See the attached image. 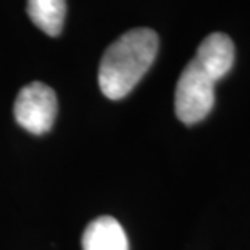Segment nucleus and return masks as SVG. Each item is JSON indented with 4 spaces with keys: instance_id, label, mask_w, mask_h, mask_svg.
Returning <instances> with one entry per match:
<instances>
[{
    "instance_id": "1",
    "label": "nucleus",
    "mask_w": 250,
    "mask_h": 250,
    "mask_svg": "<svg viewBox=\"0 0 250 250\" xmlns=\"http://www.w3.org/2000/svg\"><path fill=\"white\" fill-rule=\"evenodd\" d=\"M236 49L223 33L207 36L178 79L174 110L179 121L192 126L205 120L215 105V84L231 71Z\"/></svg>"
},
{
    "instance_id": "2",
    "label": "nucleus",
    "mask_w": 250,
    "mask_h": 250,
    "mask_svg": "<svg viewBox=\"0 0 250 250\" xmlns=\"http://www.w3.org/2000/svg\"><path fill=\"white\" fill-rule=\"evenodd\" d=\"M158 36L153 29L136 28L111 44L100 60L99 87L110 100L126 97L155 62Z\"/></svg>"
},
{
    "instance_id": "3",
    "label": "nucleus",
    "mask_w": 250,
    "mask_h": 250,
    "mask_svg": "<svg viewBox=\"0 0 250 250\" xmlns=\"http://www.w3.org/2000/svg\"><path fill=\"white\" fill-rule=\"evenodd\" d=\"M57 107L55 90L44 83L34 81L20 90L13 111L21 127L31 134H44L54 126Z\"/></svg>"
},
{
    "instance_id": "4",
    "label": "nucleus",
    "mask_w": 250,
    "mask_h": 250,
    "mask_svg": "<svg viewBox=\"0 0 250 250\" xmlns=\"http://www.w3.org/2000/svg\"><path fill=\"white\" fill-rule=\"evenodd\" d=\"M83 250H129V242L118 220L100 216L84 229Z\"/></svg>"
},
{
    "instance_id": "5",
    "label": "nucleus",
    "mask_w": 250,
    "mask_h": 250,
    "mask_svg": "<svg viewBox=\"0 0 250 250\" xmlns=\"http://www.w3.org/2000/svg\"><path fill=\"white\" fill-rule=\"evenodd\" d=\"M28 15L39 29L49 36H58L66 15L65 0H28Z\"/></svg>"
}]
</instances>
